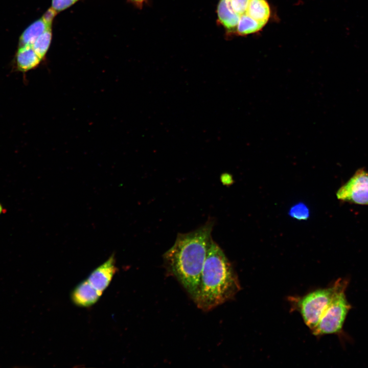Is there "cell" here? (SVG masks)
<instances>
[{"instance_id": "cell-17", "label": "cell", "mask_w": 368, "mask_h": 368, "mask_svg": "<svg viewBox=\"0 0 368 368\" xmlns=\"http://www.w3.org/2000/svg\"><path fill=\"white\" fill-rule=\"evenodd\" d=\"M131 1L138 6H142L143 3L146 0H131Z\"/></svg>"}, {"instance_id": "cell-16", "label": "cell", "mask_w": 368, "mask_h": 368, "mask_svg": "<svg viewBox=\"0 0 368 368\" xmlns=\"http://www.w3.org/2000/svg\"><path fill=\"white\" fill-rule=\"evenodd\" d=\"M234 10L240 16L246 13L249 0H230Z\"/></svg>"}, {"instance_id": "cell-4", "label": "cell", "mask_w": 368, "mask_h": 368, "mask_svg": "<svg viewBox=\"0 0 368 368\" xmlns=\"http://www.w3.org/2000/svg\"><path fill=\"white\" fill-rule=\"evenodd\" d=\"M348 281L337 280V288L331 303L315 329L312 332L315 336L339 332L347 314L351 309L345 294Z\"/></svg>"}, {"instance_id": "cell-1", "label": "cell", "mask_w": 368, "mask_h": 368, "mask_svg": "<svg viewBox=\"0 0 368 368\" xmlns=\"http://www.w3.org/2000/svg\"><path fill=\"white\" fill-rule=\"evenodd\" d=\"M214 221L209 220L193 231L180 233L163 255L169 274L174 277L194 301L208 250L213 241Z\"/></svg>"}, {"instance_id": "cell-14", "label": "cell", "mask_w": 368, "mask_h": 368, "mask_svg": "<svg viewBox=\"0 0 368 368\" xmlns=\"http://www.w3.org/2000/svg\"><path fill=\"white\" fill-rule=\"evenodd\" d=\"M289 214L291 217L300 220H307L310 215L309 209L303 203H298L292 206Z\"/></svg>"}, {"instance_id": "cell-13", "label": "cell", "mask_w": 368, "mask_h": 368, "mask_svg": "<svg viewBox=\"0 0 368 368\" xmlns=\"http://www.w3.org/2000/svg\"><path fill=\"white\" fill-rule=\"evenodd\" d=\"M52 36L51 27L40 35L31 45L41 59L44 58L50 47Z\"/></svg>"}, {"instance_id": "cell-9", "label": "cell", "mask_w": 368, "mask_h": 368, "mask_svg": "<svg viewBox=\"0 0 368 368\" xmlns=\"http://www.w3.org/2000/svg\"><path fill=\"white\" fill-rule=\"evenodd\" d=\"M41 59L31 45L19 47L15 56L16 70L26 72L39 65Z\"/></svg>"}, {"instance_id": "cell-5", "label": "cell", "mask_w": 368, "mask_h": 368, "mask_svg": "<svg viewBox=\"0 0 368 368\" xmlns=\"http://www.w3.org/2000/svg\"><path fill=\"white\" fill-rule=\"evenodd\" d=\"M336 196L343 201L368 205V171L363 168L357 170L338 190Z\"/></svg>"}, {"instance_id": "cell-7", "label": "cell", "mask_w": 368, "mask_h": 368, "mask_svg": "<svg viewBox=\"0 0 368 368\" xmlns=\"http://www.w3.org/2000/svg\"><path fill=\"white\" fill-rule=\"evenodd\" d=\"M57 13L51 8L40 18L27 27L20 36L19 47L31 45L40 35L52 27L53 19Z\"/></svg>"}, {"instance_id": "cell-10", "label": "cell", "mask_w": 368, "mask_h": 368, "mask_svg": "<svg viewBox=\"0 0 368 368\" xmlns=\"http://www.w3.org/2000/svg\"><path fill=\"white\" fill-rule=\"evenodd\" d=\"M218 20L229 33H236L240 16L234 10L230 0H220L217 7Z\"/></svg>"}, {"instance_id": "cell-3", "label": "cell", "mask_w": 368, "mask_h": 368, "mask_svg": "<svg viewBox=\"0 0 368 368\" xmlns=\"http://www.w3.org/2000/svg\"><path fill=\"white\" fill-rule=\"evenodd\" d=\"M337 288V281L330 287L319 289L301 297L290 298L293 308L301 314L312 332L326 312Z\"/></svg>"}, {"instance_id": "cell-2", "label": "cell", "mask_w": 368, "mask_h": 368, "mask_svg": "<svg viewBox=\"0 0 368 368\" xmlns=\"http://www.w3.org/2000/svg\"><path fill=\"white\" fill-rule=\"evenodd\" d=\"M240 290L232 265L221 248L212 241L193 301L200 309L209 311L233 298Z\"/></svg>"}, {"instance_id": "cell-11", "label": "cell", "mask_w": 368, "mask_h": 368, "mask_svg": "<svg viewBox=\"0 0 368 368\" xmlns=\"http://www.w3.org/2000/svg\"><path fill=\"white\" fill-rule=\"evenodd\" d=\"M245 14L265 26L270 17V7L266 0H249Z\"/></svg>"}, {"instance_id": "cell-6", "label": "cell", "mask_w": 368, "mask_h": 368, "mask_svg": "<svg viewBox=\"0 0 368 368\" xmlns=\"http://www.w3.org/2000/svg\"><path fill=\"white\" fill-rule=\"evenodd\" d=\"M115 263V258L112 255L103 264L95 268L87 279L95 289L102 293L108 287L118 270Z\"/></svg>"}, {"instance_id": "cell-12", "label": "cell", "mask_w": 368, "mask_h": 368, "mask_svg": "<svg viewBox=\"0 0 368 368\" xmlns=\"http://www.w3.org/2000/svg\"><path fill=\"white\" fill-rule=\"evenodd\" d=\"M264 26L246 14H244L240 16L236 33L240 35H245L257 32Z\"/></svg>"}, {"instance_id": "cell-8", "label": "cell", "mask_w": 368, "mask_h": 368, "mask_svg": "<svg viewBox=\"0 0 368 368\" xmlns=\"http://www.w3.org/2000/svg\"><path fill=\"white\" fill-rule=\"evenodd\" d=\"M102 293L95 289L86 280L79 283L71 293L73 303L80 307H89L96 304Z\"/></svg>"}, {"instance_id": "cell-15", "label": "cell", "mask_w": 368, "mask_h": 368, "mask_svg": "<svg viewBox=\"0 0 368 368\" xmlns=\"http://www.w3.org/2000/svg\"><path fill=\"white\" fill-rule=\"evenodd\" d=\"M78 1V0H52L51 8L58 13L68 8Z\"/></svg>"}]
</instances>
